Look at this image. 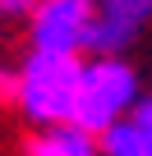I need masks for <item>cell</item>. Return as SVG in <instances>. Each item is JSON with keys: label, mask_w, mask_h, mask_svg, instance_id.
<instances>
[{"label": "cell", "mask_w": 152, "mask_h": 156, "mask_svg": "<svg viewBox=\"0 0 152 156\" xmlns=\"http://www.w3.org/2000/svg\"><path fill=\"white\" fill-rule=\"evenodd\" d=\"M28 23H32V51L79 55L92 28V0H32Z\"/></svg>", "instance_id": "3957f363"}, {"label": "cell", "mask_w": 152, "mask_h": 156, "mask_svg": "<svg viewBox=\"0 0 152 156\" xmlns=\"http://www.w3.org/2000/svg\"><path fill=\"white\" fill-rule=\"evenodd\" d=\"M14 83H19V73L0 64V101H14Z\"/></svg>", "instance_id": "ba28073f"}, {"label": "cell", "mask_w": 152, "mask_h": 156, "mask_svg": "<svg viewBox=\"0 0 152 156\" xmlns=\"http://www.w3.org/2000/svg\"><path fill=\"white\" fill-rule=\"evenodd\" d=\"M23 156H102V151H97V133H88L74 119H65V124H46L28 142Z\"/></svg>", "instance_id": "5b68a950"}, {"label": "cell", "mask_w": 152, "mask_h": 156, "mask_svg": "<svg viewBox=\"0 0 152 156\" xmlns=\"http://www.w3.org/2000/svg\"><path fill=\"white\" fill-rule=\"evenodd\" d=\"M129 115H134V119H138V124H143V129L152 133V97H143V101H134V110H129Z\"/></svg>", "instance_id": "52a82bcc"}, {"label": "cell", "mask_w": 152, "mask_h": 156, "mask_svg": "<svg viewBox=\"0 0 152 156\" xmlns=\"http://www.w3.org/2000/svg\"><path fill=\"white\" fill-rule=\"evenodd\" d=\"M138 101V73L124 64V55H97L79 69V92H74V124L102 133L120 115H129Z\"/></svg>", "instance_id": "7a4b0ae2"}, {"label": "cell", "mask_w": 152, "mask_h": 156, "mask_svg": "<svg viewBox=\"0 0 152 156\" xmlns=\"http://www.w3.org/2000/svg\"><path fill=\"white\" fill-rule=\"evenodd\" d=\"M79 55H65V51H32L19 69V83H14V101L23 110V119L32 124H65L74 115V92H79Z\"/></svg>", "instance_id": "6da1fadb"}, {"label": "cell", "mask_w": 152, "mask_h": 156, "mask_svg": "<svg viewBox=\"0 0 152 156\" xmlns=\"http://www.w3.org/2000/svg\"><path fill=\"white\" fill-rule=\"evenodd\" d=\"M152 19V0H92V28H88V46L102 55H120L143 23Z\"/></svg>", "instance_id": "277c9868"}, {"label": "cell", "mask_w": 152, "mask_h": 156, "mask_svg": "<svg viewBox=\"0 0 152 156\" xmlns=\"http://www.w3.org/2000/svg\"><path fill=\"white\" fill-rule=\"evenodd\" d=\"M32 9V0H0V19H23Z\"/></svg>", "instance_id": "8992f818"}]
</instances>
